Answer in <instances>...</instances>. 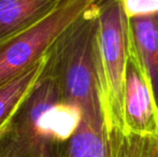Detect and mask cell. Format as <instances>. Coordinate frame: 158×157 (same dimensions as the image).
<instances>
[{
    "label": "cell",
    "mask_w": 158,
    "mask_h": 157,
    "mask_svg": "<svg viewBox=\"0 0 158 157\" xmlns=\"http://www.w3.org/2000/svg\"><path fill=\"white\" fill-rule=\"evenodd\" d=\"M44 57L22 74L0 87V131L6 127L28 93L32 89L43 68Z\"/></svg>",
    "instance_id": "7"
},
{
    "label": "cell",
    "mask_w": 158,
    "mask_h": 157,
    "mask_svg": "<svg viewBox=\"0 0 158 157\" xmlns=\"http://www.w3.org/2000/svg\"><path fill=\"white\" fill-rule=\"evenodd\" d=\"M98 0H64L45 19L0 43V87L43 59L54 40Z\"/></svg>",
    "instance_id": "4"
},
{
    "label": "cell",
    "mask_w": 158,
    "mask_h": 157,
    "mask_svg": "<svg viewBox=\"0 0 158 157\" xmlns=\"http://www.w3.org/2000/svg\"><path fill=\"white\" fill-rule=\"evenodd\" d=\"M64 0H0V43L32 28Z\"/></svg>",
    "instance_id": "6"
},
{
    "label": "cell",
    "mask_w": 158,
    "mask_h": 157,
    "mask_svg": "<svg viewBox=\"0 0 158 157\" xmlns=\"http://www.w3.org/2000/svg\"><path fill=\"white\" fill-rule=\"evenodd\" d=\"M99 1L54 40L44 55L41 73L54 81L64 101L79 105L84 115L102 118L93 51Z\"/></svg>",
    "instance_id": "2"
},
{
    "label": "cell",
    "mask_w": 158,
    "mask_h": 157,
    "mask_svg": "<svg viewBox=\"0 0 158 157\" xmlns=\"http://www.w3.org/2000/svg\"><path fill=\"white\" fill-rule=\"evenodd\" d=\"M131 31L154 85L158 100V13L129 19Z\"/></svg>",
    "instance_id": "8"
},
{
    "label": "cell",
    "mask_w": 158,
    "mask_h": 157,
    "mask_svg": "<svg viewBox=\"0 0 158 157\" xmlns=\"http://www.w3.org/2000/svg\"><path fill=\"white\" fill-rule=\"evenodd\" d=\"M129 21L118 0H100L93 41L96 86L104 131L123 130Z\"/></svg>",
    "instance_id": "3"
},
{
    "label": "cell",
    "mask_w": 158,
    "mask_h": 157,
    "mask_svg": "<svg viewBox=\"0 0 158 157\" xmlns=\"http://www.w3.org/2000/svg\"><path fill=\"white\" fill-rule=\"evenodd\" d=\"M82 118V108L64 101L54 81L41 73L0 131V157H63Z\"/></svg>",
    "instance_id": "1"
},
{
    "label": "cell",
    "mask_w": 158,
    "mask_h": 157,
    "mask_svg": "<svg viewBox=\"0 0 158 157\" xmlns=\"http://www.w3.org/2000/svg\"><path fill=\"white\" fill-rule=\"evenodd\" d=\"M128 19L158 13V0H118Z\"/></svg>",
    "instance_id": "10"
},
{
    "label": "cell",
    "mask_w": 158,
    "mask_h": 157,
    "mask_svg": "<svg viewBox=\"0 0 158 157\" xmlns=\"http://www.w3.org/2000/svg\"><path fill=\"white\" fill-rule=\"evenodd\" d=\"M123 131L158 138V100L151 74L135 44L130 23Z\"/></svg>",
    "instance_id": "5"
},
{
    "label": "cell",
    "mask_w": 158,
    "mask_h": 157,
    "mask_svg": "<svg viewBox=\"0 0 158 157\" xmlns=\"http://www.w3.org/2000/svg\"><path fill=\"white\" fill-rule=\"evenodd\" d=\"M106 132V131H104ZM108 157H158V138L113 129L106 132Z\"/></svg>",
    "instance_id": "9"
}]
</instances>
